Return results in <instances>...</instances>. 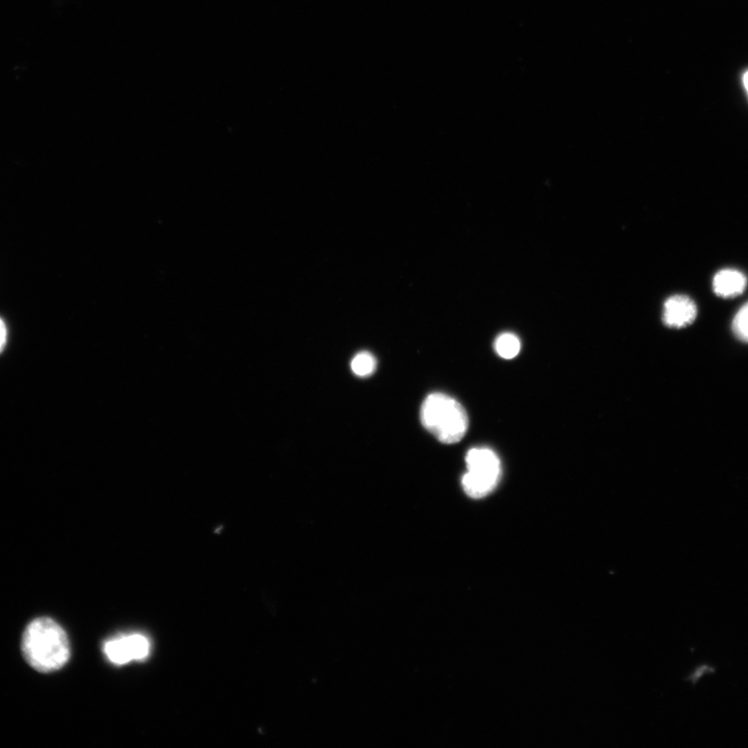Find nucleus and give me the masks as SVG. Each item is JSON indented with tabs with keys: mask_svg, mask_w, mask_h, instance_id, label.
Returning <instances> with one entry per match:
<instances>
[{
	"mask_svg": "<svg viewBox=\"0 0 748 748\" xmlns=\"http://www.w3.org/2000/svg\"><path fill=\"white\" fill-rule=\"evenodd\" d=\"M21 649L26 662L40 673L59 671L70 659L66 632L48 618L37 619L26 627Z\"/></svg>",
	"mask_w": 748,
	"mask_h": 748,
	"instance_id": "1",
	"label": "nucleus"
},
{
	"mask_svg": "<svg viewBox=\"0 0 748 748\" xmlns=\"http://www.w3.org/2000/svg\"><path fill=\"white\" fill-rule=\"evenodd\" d=\"M420 418L424 429L444 444L460 442L468 431L466 410L458 400L446 394L434 393L427 396Z\"/></svg>",
	"mask_w": 748,
	"mask_h": 748,
	"instance_id": "2",
	"label": "nucleus"
},
{
	"mask_svg": "<svg viewBox=\"0 0 748 748\" xmlns=\"http://www.w3.org/2000/svg\"><path fill=\"white\" fill-rule=\"evenodd\" d=\"M467 472L462 478L465 493L480 499L489 496L498 486L501 476V463L497 454L490 448H473L466 457Z\"/></svg>",
	"mask_w": 748,
	"mask_h": 748,
	"instance_id": "3",
	"label": "nucleus"
},
{
	"mask_svg": "<svg viewBox=\"0 0 748 748\" xmlns=\"http://www.w3.org/2000/svg\"><path fill=\"white\" fill-rule=\"evenodd\" d=\"M147 636L139 633L121 635L105 641L103 652L110 662L125 665L131 661H144L150 655Z\"/></svg>",
	"mask_w": 748,
	"mask_h": 748,
	"instance_id": "4",
	"label": "nucleus"
},
{
	"mask_svg": "<svg viewBox=\"0 0 748 748\" xmlns=\"http://www.w3.org/2000/svg\"><path fill=\"white\" fill-rule=\"evenodd\" d=\"M698 309L694 302L685 296H675L664 304L663 322L667 327L681 329L696 320Z\"/></svg>",
	"mask_w": 748,
	"mask_h": 748,
	"instance_id": "5",
	"label": "nucleus"
},
{
	"mask_svg": "<svg viewBox=\"0 0 748 748\" xmlns=\"http://www.w3.org/2000/svg\"><path fill=\"white\" fill-rule=\"evenodd\" d=\"M747 285L745 276L736 270H723L713 280V290L720 298H736L743 293Z\"/></svg>",
	"mask_w": 748,
	"mask_h": 748,
	"instance_id": "6",
	"label": "nucleus"
},
{
	"mask_svg": "<svg viewBox=\"0 0 748 748\" xmlns=\"http://www.w3.org/2000/svg\"><path fill=\"white\" fill-rule=\"evenodd\" d=\"M521 350L519 338L511 333L500 335L495 342V351L503 359L516 358Z\"/></svg>",
	"mask_w": 748,
	"mask_h": 748,
	"instance_id": "7",
	"label": "nucleus"
},
{
	"mask_svg": "<svg viewBox=\"0 0 748 748\" xmlns=\"http://www.w3.org/2000/svg\"><path fill=\"white\" fill-rule=\"evenodd\" d=\"M377 361L371 354L363 352L358 354L352 361V370L356 376L366 378L376 371Z\"/></svg>",
	"mask_w": 748,
	"mask_h": 748,
	"instance_id": "8",
	"label": "nucleus"
},
{
	"mask_svg": "<svg viewBox=\"0 0 748 748\" xmlns=\"http://www.w3.org/2000/svg\"><path fill=\"white\" fill-rule=\"evenodd\" d=\"M733 330L739 339L748 342V303L736 314L733 322Z\"/></svg>",
	"mask_w": 748,
	"mask_h": 748,
	"instance_id": "9",
	"label": "nucleus"
},
{
	"mask_svg": "<svg viewBox=\"0 0 748 748\" xmlns=\"http://www.w3.org/2000/svg\"><path fill=\"white\" fill-rule=\"evenodd\" d=\"M8 341V329L2 318H0V354L5 350Z\"/></svg>",
	"mask_w": 748,
	"mask_h": 748,
	"instance_id": "10",
	"label": "nucleus"
},
{
	"mask_svg": "<svg viewBox=\"0 0 748 748\" xmlns=\"http://www.w3.org/2000/svg\"><path fill=\"white\" fill-rule=\"evenodd\" d=\"M743 86L747 92L748 95V71L744 73L743 75Z\"/></svg>",
	"mask_w": 748,
	"mask_h": 748,
	"instance_id": "11",
	"label": "nucleus"
}]
</instances>
